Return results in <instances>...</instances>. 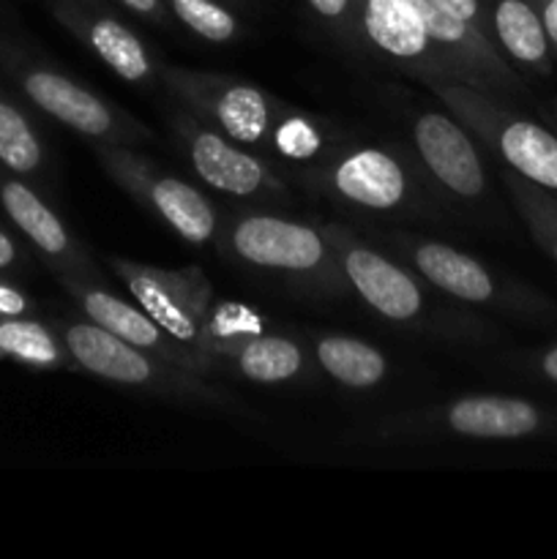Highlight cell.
Instances as JSON below:
<instances>
[{
    "label": "cell",
    "mask_w": 557,
    "mask_h": 559,
    "mask_svg": "<svg viewBox=\"0 0 557 559\" xmlns=\"http://www.w3.org/2000/svg\"><path fill=\"white\" fill-rule=\"evenodd\" d=\"M0 76L36 112L74 131L91 145L118 142L140 147L156 142L153 129H147L137 115L102 96L87 82L76 80L42 49L5 31H0Z\"/></svg>",
    "instance_id": "1"
},
{
    "label": "cell",
    "mask_w": 557,
    "mask_h": 559,
    "mask_svg": "<svg viewBox=\"0 0 557 559\" xmlns=\"http://www.w3.org/2000/svg\"><path fill=\"white\" fill-rule=\"evenodd\" d=\"M289 178L336 205L382 218L426 216L437 197L413 153L391 145L349 142L325 162L289 169Z\"/></svg>",
    "instance_id": "2"
},
{
    "label": "cell",
    "mask_w": 557,
    "mask_h": 559,
    "mask_svg": "<svg viewBox=\"0 0 557 559\" xmlns=\"http://www.w3.org/2000/svg\"><path fill=\"white\" fill-rule=\"evenodd\" d=\"M52 325L58 328L71 360H74V371H85V374L109 382V385L147 393V396L183 404V407L216 409V413L229 415L244 413L240 409L244 404L213 385L208 377L194 374L183 366L167 364V360L134 347V344L112 336L87 317L60 314L52 317Z\"/></svg>",
    "instance_id": "3"
},
{
    "label": "cell",
    "mask_w": 557,
    "mask_h": 559,
    "mask_svg": "<svg viewBox=\"0 0 557 559\" xmlns=\"http://www.w3.org/2000/svg\"><path fill=\"white\" fill-rule=\"evenodd\" d=\"M322 233L331 243L349 293L358 295L360 304L369 306L380 320L431 336H478V325L437 306L424 278L386 249L366 243L344 224H328Z\"/></svg>",
    "instance_id": "4"
},
{
    "label": "cell",
    "mask_w": 557,
    "mask_h": 559,
    "mask_svg": "<svg viewBox=\"0 0 557 559\" xmlns=\"http://www.w3.org/2000/svg\"><path fill=\"white\" fill-rule=\"evenodd\" d=\"M216 246L229 260L278 273L304 289L347 295L349 287L322 227L268 211H229L218 222Z\"/></svg>",
    "instance_id": "5"
},
{
    "label": "cell",
    "mask_w": 557,
    "mask_h": 559,
    "mask_svg": "<svg viewBox=\"0 0 557 559\" xmlns=\"http://www.w3.org/2000/svg\"><path fill=\"white\" fill-rule=\"evenodd\" d=\"M440 107L467 126L478 145L495 153L508 169L557 197V134L538 120L519 115L506 98L467 85H429Z\"/></svg>",
    "instance_id": "6"
},
{
    "label": "cell",
    "mask_w": 557,
    "mask_h": 559,
    "mask_svg": "<svg viewBox=\"0 0 557 559\" xmlns=\"http://www.w3.org/2000/svg\"><path fill=\"white\" fill-rule=\"evenodd\" d=\"M162 87L178 104L238 145L268 158V145L289 102L271 96L260 85L216 71L162 66Z\"/></svg>",
    "instance_id": "7"
},
{
    "label": "cell",
    "mask_w": 557,
    "mask_h": 559,
    "mask_svg": "<svg viewBox=\"0 0 557 559\" xmlns=\"http://www.w3.org/2000/svg\"><path fill=\"white\" fill-rule=\"evenodd\" d=\"M546 426L538 404L517 396H497V393H478V396H459L437 407L399 413L382 418L380 424L364 431V440L380 442H407V440H440V437H459V440H524L541 435Z\"/></svg>",
    "instance_id": "8"
},
{
    "label": "cell",
    "mask_w": 557,
    "mask_h": 559,
    "mask_svg": "<svg viewBox=\"0 0 557 559\" xmlns=\"http://www.w3.org/2000/svg\"><path fill=\"white\" fill-rule=\"evenodd\" d=\"M380 246H386L396 260L413 267L424 278L426 287L457 300V304H470L491 311H511V314L544 309L541 295L511 282V278H502L486 262L457 249V246L418 238V235L410 233L380 235Z\"/></svg>",
    "instance_id": "9"
},
{
    "label": "cell",
    "mask_w": 557,
    "mask_h": 559,
    "mask_svg": "<svg viewBox=\"0 0 557 559\" xmlns=\"http://www.w3.org/2000/svg\"><path fill=\"white\" fill-rule=\"evenodd\" d=\"M93 153H96L104 173L137 205L153 213L162 224H167L175 235L194 246L216 240L222 213L200 189L180 180L178 175L167 173L162 164H156L131 145L98 142V145H93Z\"/></svg>",
    "instance_id": "10"
},
{
    "label": "cell",
    "mask_w": 557,
    "mask_h": 559,
    "mask_svg": "<svg viewBox=\"0 0 557 559\" xmlns=\"http://www.w3.org/2000/svg\"><path fill=\"white\" fill-rule=\"evenodd\" d=\"M104 262L112 276L120 278L131 298L183 347L205 358L222 374V366L208 349V328H211L213 295L211 282L200 267H156L145 262L126 260V257L107 254Z\"/></svg>",
    "instance_id": "11"
},
{
    "label": "cell",
    "mask_w": 557,
    "mask_h": 559,
    "mask_svg": "<svg viewBox=\"0 0 557 559\" xmlns=\"http://www.w3.org/2000/svg\"><path fill=\"white\" fill-rule=\"evenodd\" d=\"M208 349L222 374H238L254 385H289L311 374V347L282 331H265L262 317L244 306H213Z\"/></svg>",
    "instance_id": "12"
},
{
    "label": "cell",
    "mask_w": 557,
    "mask_h": 559,
    "mask_svg": "<svg viewBox=\"0 0 557 559\" xmlns=\"http://www.w3.org/2000/svg\"><path fill=\"white\" fill-rule=\"evenodd\" d=\"M169 129L191 173L208 189L238 197V200L287 202L293 197L289 183L278 175L271 158L238 145L189 109L169 115Z\"/></svg>",
    "instance_id": "13"
},
{
    "label": "cell",
    "mask_w": 557,
    "mask_h": 559,
    "mask_svg": "<svg viewBox=\"0 0 557 559\" xmlns=\"http://www.w3.org/2000/svg\"><path fill=\"white\" fill-rule=\"evenodd\" d=\"M410 153L431 189L448 202L473 205L489 191L478 140L446 107L410 115Z\"/></svg>",
    "instance_id": "14"
},
{
    "label": "cell",
    "mask_w": 557,
    "mask_h": 559,
    "mask_svg": "<svg viewBox=\"0 0 557 559\" xmlns=\"http://www.w3.org/2000/svg\"><path fill=\"white\" fill-rule=\"evenodd\" d=\"M0 213L55 278L102 282L87 246L71 233L49 197L5 167H0Z\"/></svg>",
    "instance_id": "15"
},
{
    "label": "cell",
    "mask_w": 557,
    "mask_h": 559,
    "mask_svg": "<svg viewBox=\"0 0 557 559\" xmlns=\"http://www.w3.org/2000/svg\"><path fill=\"white\" fill-rule=\"evenodd\" d=\"M355 31L358 44L410 80L457 85V71L431 41L407 0H355Z\"/></svg>",
    "instance_id": "16"
},
{
    "label": "cell",
    "mask_w": 557,
    "mask_h": 559,
    "mask_svg": "<svg viewBox=\"0 0 557 559\" xmlns=\"http://www.w3.org/2000/svg\"><path fill=\"white\" fill-rule=\"evenodd\" d=\"M49 14L109 71L134 87L162 85V60L107 0H47Z\"/></svg>",
    "instance_id": "17"
},
{
    "label": "cell",
    "mask_w": 557,
    "mask_h": 559,
    "mask_svg": "<svg viewBox=\"0 0 557 559\" xmlns=\"http://www.w3.org/2000/svg\"><path fill=\"white\" fill-rule=\"evenodd\" d=\"M60 287L66 289V295L71 298V304L76 306L82 317H87L91 322L102 325L104 331H109L112 336L123 338V342L134 344V347L145 349V353L156 355V358L167 360V364L183 366V369L194 371V374L213 377L218 374L205 358H200L197 353H191L189 347H183L180 342H175L140 304H129L120 295L109 293L102 282H87V278H58Z\"/></svg>",
    "instance_id": "18"
},
{
    "label": "cell",
    "mask_w": 557,
    "mask_h": 559,
    "mask_svg": "<svg viewBox=\"0 0 557 559\" xmlns=\"http://www.w3.org/2000/svg\"><path fill=\"white\" fill-rule=\"evenodd\" d=\"M31 104L0 76V167L55 194V162Z\"/></svg>",
    "instance_id": "19"
},
{
    "label": "cell",
    "mask_w": 557,
    "mask_h": 559,
    "mask_svg": "<svg viewBox=\"0 0 557 559\" xmlns=\"http://www.w3.org/2000/svg\"><path fill=\"white\" fill-rule=\"evenodd\" d=\"M349 142H353V136L342 123L289 104L284 118L278 120L276 131H273L268 158L284 169L311 167V164L331 158L339 147L349 145Z\"/></svg>",
    "instance_id": "20"
},
{
    "label": "cell",
    "mask_w": 557,
    "mask_h": 559,
    "mask_svg": "<svg viewBox=\"0 0 557 559\" xmlns=\"http://www.w3.org/2000/svg\"><path fill=\"white\" fill-rule=\"evenodd\" d=\"M491 41L513 69L549 74L552 44L530 0H489Z\"/></svg>",
    "instance_id": "21"
},
{
    "label": "cell",
    "mask_w": 557,
    "mask_h": 559,
    "mask_svg": "<svg viewBox=\"0 0 557 559\" xmlns=\"http://www.w3.org/2000/svg\"><path fill=\"white\" fill-rule=\"evenodd\" d=\"M309 347L317 369L349 391H375L391 374V360L386 358V353L364 338L320 333L311 338Z\"/></svg>",
    "instance_id": "22"
},
{
    "label": "cell",
    "mask_w": 557,
    "mask_h": 559,
    "mask_svg": "<svg viewBox=\"0 0 557 559\" xmlns=\"http://www.w3.org/2000/svg\"><path fill=\"white\" fill-rule=\"evenodd\" d=\"M0 360L36 371H74L58 328L42 314L0 317Z\"/></svg>",
    "instance_id": "23"
},
{
    "label": "cell",
    "mask_w": 557,
    "mask_h": 559,
    "mask_svg": "<svg viewBox=\"0 0 557 559\" xmlns=\"http://www.w3.org/2000/svg\"><path fill=\"white\" fill-rule=\"evenodd\" d=\"M502 183L535 243L557 262V197L508 167H502Z\"/></svg>",
    "instance_id": "24"
},
{
    "label": "cell",
    "mask_w": 557,
    "mask_h": 559,
    "mask_svg": "<svg viewBox=\"0 0 557 559\" xmlns=\"http://www.w3.org/2000/svg\"><path fill=\"white\" fill-rule=\"evenodd\" d=\"M175 22L211 44H229L244 36L238 14L222 0H164Z\"/></svg>",
    "instance_id": "25"
},
{
    "label": "cell",
    "mask_w": 557,
    "mask_h": 559,
    "mask_svg": "<svg viewBox=\"0 0 557 559\" xmlns=\"http://www.w3.org/2000/svg\"><path fill=\"white\" fill-rule=\"evenodd\" d=\"M309 9L320 16L325 25L342 33L349 44H358V31H355V0H306Z\"/></svg>",
    "instance_id": "26"
},
{
    "label": "cell",
    "mask_w": 557,
    "mask_h": 559,
    "mask_svg": "<svg viewBox=\"0 0 557 559\" xmlns=\"http://www.w3.org/2000/svg\"><path fill=\"white\" fill-rule=\"evenodd\" d=\"M42 314V306L31 293L20 287L11 276L0 273V317H33Z\"/></svg>",
    "instance_id": "27"
},
{
    "label": "cell",
    "mask_w": 557,
    "mask_h": 559,
    "mask_svg": "<svg viewBox=\"0 0 557 559\" xmlns=\"http://www.w3.org/2000/svg\"><path fill=\"white\" fill-rule=\"evenodd\" d=\"M25 271H31V254H27V249L22 246V240L14 238V233H9V229L0 224V273L16 278Z\"/></svg>",
    "instance_id": "28"
},
{
    "label": "cell",
    "mask_w": 557,
    "mask_h": 559,
    "mask_svg": "<svg viewBox=\"0 0 557 559\" xmlns=\"http://www.w3.org/2000/svg\"><path fill=\"white\" fill-rule=\"evenodd\" d=\"M437 5L448 11V14L459 16L467 25L478 27L484 36L491 38V25H489V0H435Z\"/></svg>",
    "instance_id": "29"
},
{
    "label": "cell",
    "mask_w": 557,
    "mask_h": 559,
    "mask_svg": "<svg viewBox=\"0 0 557 559\" xmlns=\"http://www.w3.org/2000/svg\"><path fill=\"white\" fill-rule=\"evenodd\" d=\"M118 5H123L126 11H131V14L140 16L142 22L153 27H169L175 22L164 0H118Z\"/></svg>",
    "instance_id": "30"
},
{
    "label": "cell",
    "mask_w": 557,
    "mask_h": 559,
    "mask_svg": "<svg viewBox=\"0 0 557 559\" xmlns=\"http://www.w3.org/2000/svg\"><path fill=\"white\" fill-rule=\"evenodd\" d=\"M530 3H533L535 11H538L546 36H549L552 49L557 52V0H530Z\"/></svg>",
    "instance_id": "31"
},
{
    "label": "cell",
    "mask_w": 557,
    "mask_h": 559,
    "mask_svg": "<svg viewBox=\"0 0 557 559\" xmlns=\"http://www.w3.org/2000/svg\"><path fill=\"white\" fill-rule=\"evenodd\" d=\"M538 369H541V374L546 377V380L557 382V347L546 349V353L541 355V360H538Z\"/></svg>",
    "instance_id": "32"
},
{
    "label": "cell",
    "mask_w": 557,
    "mask_h": 559,
    "mask_svg": "<svg viewBox=\"0 0 557 559\" xmlns=\"http://www.w3.org/2000/svg\"><path fill=\"white\" fill-rule=\"evenodd\" d=\"M5 20V14H3V5H0V22H3Z\"/></svg>",
    "instance_id": "33"
}]
</instances>
